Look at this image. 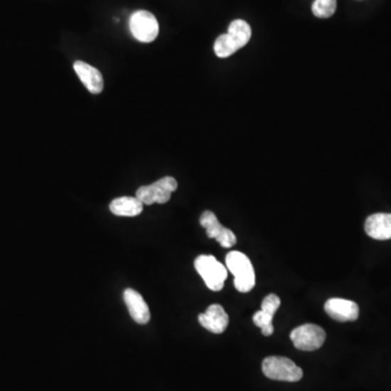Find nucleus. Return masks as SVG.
<instances>
[{
    "label": "nucleus",
    "mask_w": 391,
    "mask_h": 391,
    "mask_svg": "<svg viewBox=\"0 0 391 391\" xmlns=\"http://www.w3.org/2000/svg\"><path fill=\"white\" fill-rule=\"evenodd\" d=\"M227 270L234 275V286L239 292H249L255 285V274L250 260L241 251L227 253Z\"/></svg>",
    "instance_id": "1"
},
{
    "label": "nucleus",
    "mask_w": 391,
    "mask_h": 391,
    "mask_svg": "<svg viewBox=\"0 0 391 391\" xmlns=\"http://www.w3.org/2000/svg\"><path fill=\"white\" fill-rule=\"evenodd\" d=\"M194 268L206 282V287L213 292H220L224 287L227 270L213 255H202L194 260Z\"/></svg>",
    "instance_id": "2"
},
{
    "label": "nucleus",
    "mask_w": 391,
    "mask_h": 391,
    "mask_svg": "<svg viewBox=\"0 0 391 391\" xmlns=\"http://www.w3.org/2000/svg\"><path fill=\"white\" fill-rule=\"evenodd\" d=\"M264 375L270 380L282 382H299L304 376V372L296 363L284 357H269L262 363Z\"/></svg>",
    "instance_id": "3"
},
{
    "label": "nucleus",
    "mask_w": 391,
    "mask_h": 391,
    "mask_svg": "<svg viewBox=\"0 0 391 391\" xmlns=\"http://www.w3.org/2000/svg\"><path fill=\"white\" fill-rule=\"evenodd\" d=\"M177 182L174 177L165 176L151 185L139 187L136 192V198L147 206L167 204L171 199V194L177 189Z\"/></svg>",
    "instance_id": "4"
},
{
    "label": "nucleus",
    "mask_w": 391,
    "mask_h": 391,
    "mask_svg": "<svg viewBox=\"0 0 391 391\" xmlns=\"http://www.w3.org/2000/svg\"><path fill=\"white\" fill-rule=\"evenodd\" d=\"M130 30L138 42L151 43L159 35V23L155 16L146 10H138L131 16Z\"/></svg>",
    "instance_id": "5"
},
{
    "label": "nucleus",
    "mask_w": 391,
    "mask_h": 391,
    "mask_svg": "<svg viewBox=\"0 0 391 391\" xmlns=\"http://www.w3.org/2000/svg\"><path fill=\"white\" fill-rule=\"evenodd\" d=\"M290 339L297 349L314 351L324 345L326 333L315 324H304L297 327L290 334Z\"/></svg>",
    "instance_id": "6"
},
{
    "label": "nucleus",
    "mask_w": 391,
    "mask_h": 391,
    "mask_svg": "<svg viewBox=\"0 0 391 391\" xmlns=\"http://www.w3.org/2000/svg\"><path fill=\"white\" fill-rule=\"evenodd\" d=\"M200 224L206 229L209 238L216 239L223 248H231L237 243L236 236L231 229L219 222L212 211H204L200 216Z\"/></svg>",
    "instance_id": "7"
},
{
    "label": "nucleus",
    "mask_w": 391,
    "mask_h": 391,
    "mask_svg": "<svg viewBox=\"0 0 391 391\" xmlns=\"http://www.w3.org/2000/svg\"><path fill=\"white\" fill-rule=\"evenodd\" d=\"M280 307V299L276 294H268L262 301L261 310L253 315V323L261 329L264 336H271L274 333L273 317Z\"/></svg>",
    "instance_id": "8"
},
{
    "label": "nucleus",
    "mask_w": 391,
    "mask_h": 391,
    "mask_svg": "<svg viewBox=\"0 0 391 391\" xmlns=\"http://www.w3.org/2000/svg\"><path fill=\"white\" fill-rule=\"evenodd\" d=\"M325 312L337 322H353L359 317V306L347 299L331 298L326 301Z\"/></svg>",
    "instance_id": "9"
},
{
    "label": "nucleus",
    "mask_w": 391,
    "mask_h": 391,
    "mask_svg": "<svg viewBox=\"0 0 391 391\" xmlns=\"http://www.w3.org/2000/svg\"><path fill=\"white\" fill-rule=\"evenodd\" d=\"M200 325L213 334H222L228 326V315L221 304H211L198 316Z\"/></svg>",
    "instance_id": "10"
},
{
    "label": "nucleus",
    "mask_w": 391,
    "mask_h": 391,
    "mask_svg": "<svg viewBox=\"0 0 391 391\" xmlns=\"http://www.w3.org/2000/svg\"><path fill=\"white\" fill-rule=\"evenodd\" d=\"M123 298H124L128 312L135 322L144 325L150 321V311H149L148 304L138 292L128 288L124 290Z\"/></svg>",
    "instance_id": "11"
},
{
    "label": "nucleus",
    "mask_w": 391,
    "mask_h": 391,
    "mask_svg": "<svg viewBox=\"0 0 391 391\" xmlns=\"http://www.w3.org/2000/svg\"><path fill=\"white\" fill-rule=\"evenodd\" d=\"M73 67L82 83L92 94L98 95L104 91V77L99 70L79 60L75 62Z\"/></svg>",
    "instance_id": "12"
},
{
    "label": "nucleus",
    "mask_w": 391,
    "mask_h": 391,
    "mask_svg": "<svg viewBox=\"0 0 391 391\" xmlns=\"http://www.w3.org/2000/svg\"><path fill=\"white\" fill-rule=\"evenodd\" d=\"M366 234L376 241H388L391 239V214L390 213H376L368 216L365 221Z\"/></svg>",
    "instance_id": "13"
},
{
    "label": "nucleus",
    "mask_w": 391,
    "mask_h": 391,
    "mask_svg": "<svg viewBox=\"0 0 391 391\" xmlns=\"http://www.w3.org/2000/svg\"><path fill=\"white\" fill-rule=\"evenodd\" d=\"M144 204L136 197H120L112 200L110 204V211L114 216H137L143 212Z\"/></svg>",
    "instance_id": "14"
},
{
    "label": "nucleus",
    "mask_w": 391,
    "mask_h": 391,
    "mask_svg": "<svg viewBox=\"0 0 391 391\" xmlns=\"http://www.w3.org/2000/svg\"><path fill=\"white\" fill-rule=\"evenodd\" d=\"M239 49L241 46L228 33L220 35L214 43V53L219 58H228Z\"/></svg>",
    "instance_id": "15"
},
{
    "label": "nucleus",
    "mask_w": 391,
    "mask_h": 391,
    "mask_svg": "<svg viewBox=\"0 0 391 391\" xmlns=\"http://www.w3.org/2000/svg\"><path fill=\"white\" fill-rule=\"evenodd\" d=\"M227 33L229 35H232L241 48L249 43L251 35H253L250 26L247 22L243 21V20H235V21H233L232 23L229 24L228 32Z\"/></svg>",
    "instance_id": "16"
},
{
    "label": "nucleus",
    "mask_w": 391,
    "mask_h": 391,
    "mask_svg": "<svg viewBox=\"0 0 391 391\" xmlns=\"http://www.w3.org/2000/svg\"><path fill=\"white\" fill-rule=\"evenodd\" d=\"M337 9V0H315L312 12L319 19H327L334 16Z\"/></svg>",
    "instance_id": "17"
}]
</instances>
